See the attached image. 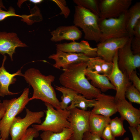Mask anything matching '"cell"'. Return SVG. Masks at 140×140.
Instances as JSON below:
<instances>
[{"mask_svg":"<svg viewBox=\"0 0 140 140\" xmlns=\"http://www.w3.org/2000/svg\"><path fill=\"white\" fill-rule=\"evenodd\" d=\"M87 62L70 65L60 74L59 80L62 86L74 90L87 99H96L102 93L89 82L85 76Z\"/></svg>","mask_w":140,"mask_h":140,"instance_id":"6da1fadb","label":"cell"},{"mask_svg":"<svg viewBox=\"0 0 140 140\" xmlns=\"http://www.w3.org/2000/svg\"><path fill=\"white\" fill-rule=\"evenodd\" d=\"M22 76L33 89V95L30 98V101L40 100L45 103L51 104L56 109H60V102L52 85L55 80L54 76H45L39 69L31 68L26 70Z\"/></svg>","mask_w":140,"mask_h":140,"instance_id":"7a4b0ae2","label":"cell"},{"mask_svg":"<svg viewBox=\"0 0 140 140\" xmlns=\"http://www.w3.org/2000/svg\"><path fill=\"white\" fill-rule=\"evenodd\" d=\"M99 19L98 16L89 10L80 6H75L73 23L75 26L82 29L85 39L99 42Z\"/></svg>","mask_w":140,"mask_h":140,"instance_id":"3957f363","label":"cell"},{"mask_svg":"<svg viewBox=\"0 0 140 140\" xmlns=\"http://www.w3.org/2000/svg\"><path fill=\"white\" fill-rule=\"evenodd\" d=\"M45 104L46 110L44 121L40 124L32 125V128L38 131H50L55 133L60 132L65 128H70V123L68 121L70 110L55 109L49 103Z\"/></svg>","mask_w":140,"mask_h":140,"instance_id":"277c9868","label":"cell"},{"mask_svg":"<svg viewBox=\"0 0 140 140\" xmlns=\"http://www.w3.org/2000/svg\"><path fill=\"white\" fill-rule=\"evenodd\" d=\"M29 89L25 88L17 98L9 100L6 111L0 121V136L2 140H8L10 126L16 116L21 113L29 101Z\"/></svg>","mask_w":140,"mask_h":140,"instance_id":"5b68a950","label":"cell"},{"mask_svg":"<svg viewBox=\"0 0 140 140\" xmlns=\"http://www.w3.org/2000/svg\"><path fill=\"white\" fill-rule=\"evenodd\" d=\"M127 12L117 18L99 19V42L111 38L129 37L126 28Z\"/></svg>","mask_w":140,"mask_h":140,"instance_id":"8992f818","label":"cell"},{"mask_svg":"<svg viewBox=\"0 0 140 140\" xmlns=\"http://www.w3.org/2000/svg\"><path fill=\"white\" fill-rule=\"evenodd\" d=\"M26 115L23 118L16 117L9 131L11 140H19L30 125L41 123V118L44 116L43 111L33 112L26 108Z\"/></svg>","mask_w":140,"mask_h":140,"instance_id":"52a82bcc","label":"cell"},{"mask_svg":"<svg viewBox=\"0 0 140 140\" xmlns=\"http://www.w3.org/2000/svg\"><path fill=\"white\" fill-rule=\"evenodd\" d=\"M68 121L73 129L72 135L68 140H82L84 134L89 131V117L91 111L75 108L70 110Z\"/></svg>","mask_w":140,"mask_h":140,"instance_id":"ba28073f","label":"cell"},{"mask_svg":"<svg viewBox=\"0 0 140 140\" xmlns=\"http://www.w3.org/2000/svg\"><path fill=\"white\" fill-rule=\"evenodd\" d=\"M130 37L127 43L118 51V65L120 69L129 78L130 74L140 66V54H134L131 50Z\"/></svg>","mask_w":140,"mask_h":140,"instance_id":"9c48e42d","label":"cell"},{"mask_svg":"<svg viewBox=\"0 0 140 140\" xmlns=\"http://www.w3.org/2000/svg\"><path fill=\"white\" fill-rule=\"evenodd\" d=\"M132 1L131 0L100 1L99 20L119 17L127 11Z\"/></svg>","mask_w":140,"mask_h":140,"instance_id":"30bf717a","label":"cell"},{"mask_svg":"<svg viewBox=\"0 0 140 140\" xmlns=\"http://www.w3.org/2000/svg\"><path fill=\"white\" fill-rule=\"evenodd\" d=\"M118 51L113 58V69L110 75L107 77L114 87L116 92L115 96L117 102L125 99V92L128 87L131 84L128 77L119 68L118 65Z\"/></svg>","mask_w":140,"mask_h":140,"instance_id":"8fae6325","label":"cell"},{"mask_svg":"<svg viewBox=\"0 0 140 140\" xmlns=\"http://www.w3.org/2000/svg\"><path fill=\"white\" fill-rule=\"evenodd\" d=\"M128 36L111 38L99 42L97 45V56L108 62H112L116 52L128 41Z\"/></svg>","mask_w":140,"mask_h":140,"instance_id":"7c38bea8","label":"cell"},{"mask_svg":"<svg viewBox=\"0 0 140 140\" xmlns=\"http://www.w3.org/2000/svg\"><path fill=\"white\" fill-rule=\"evenodd\" d=\"M48 58L55 61L53 65L54 67L59 69L62 68L63 71L72 64L87 62L90 58L83 54L66 52L58 50H56V53L50 55Z\"/></svg>","mask_w":140,"mask_h":140,"instance_id":"4fadbf2b","label":"cell"},{"mask_svg":"<svg viewBox=\"0 0 140 140\" xmlns=\"http://www.w3.org/2000/svg\"><path fill=\"white\" fill-rule=\"evenodd\" d=\"M27 46L15 33L0 32V54L3 55L8 54L11 61L13 60V55L15 53L17 47Z\"/></svg>","mask_w":140,"mask_h":140,"instance_id":"5bb4252c","label":"cell"},{"mask_svg":"<svg viewBox=\"0 0 140 140\" xmlns=\"http://www.w3.org/2000/svg\"><path fill=\"white\" fill-rule=\"evenodd\" d=\"M96 99V102L91 111L92 113L110 117L117 112V102L115 97L101 93Z\"/></svg>","mask_w":140,"mask_h":140,"instance_id":"9a60e30c","label":"cell"},{"mask_svg":"<svg viewBox=\"0 0 140 140\" xmlns=\"http://www.w3.org/2000/svg\"><path fill=\"white\" fill-rule=\"evenodd\" d=\"M117 112L124 120L127 121L130 126L137 127L140 124V110L134 107L131 102L126 99L117 102Z\"/></svg>","mask_w":140,"mask_h":140,"instance_id":"2e32d148","label":"cell"},{"mask_svg":"<svg viewBox=\"0 0 140 140\" xmlns=\"http://www.w3.org/2000/svg\"><path fill=\"white\" fill-rule=\"evenodd\" d=\"M55 45L56 50L63 52L82 53L90 58L97 56V48L91 47L86 41L83 40L79 42L73 41Z\"/></svg>","mask_w":140,"mask_h":140,"instance_id":"e0dca14e","label":"cell"},{"mask_svg":"<svg viewBox=\"0 0 140 140\" xmlns=\"http://www.w3.org/2000/svg\"><path fill=\"white\" fill-rule=\"evenodd\" d=\"M6 58V55H3L2 64L0 67V96L2 97L19 93L10 92L9 89V87L10 85L14 84L16 81L17 80L15 77V76L17 75L22 76L23 75L21 69L13 74L10 73L6 71L4 67V64Z\"/></svg>","mask_w":140,"mask_h":140,"instance_id":"ac0fdd59","label":"cell"},{"mask_svg":"<svg viewBox=\"0 0 140 140\" xmlns=\"http://www.w3.org/2000/svg\"><path fill=\"white\" fill-rule=\"evenodd\" d=\"M51 41L57 42L63 40L75 41L81 38L82 33L74 25L60 26L51 32Z\"/></svg>","mask_w":140,"mask_h":140,"instance_id":"d6986e66","label":"cell"},{"mask_svg":"<svg viewBox=\"0 0 140 140\" xmlns=\"http://www.w3.org/2000/svg\"><path fill=\"white\" fill-rule=\"evenodd\" d=\"M85 75L88 80L91 81V84L94 87L104 92L113 89L115 90L114 87L106 76L90 70L87 68Z\"/></svg>","mask_w":140,"mask_h":140,"instance_id":"ffe728a7","label":"cell"},{"mask_svg":"<svg viewBox=\"0 0 140 140\" xmlns=\"http://www.w3.org/2000/svg\"><path fill=\"white\" fill-rule=\"evenodd\" d=\"M111 120L110 117L94 114L91 112L89 120V131L101 138L104 129L107 125L109 124Z\"/></svg>","mask_w":140,"mask_h":140,"instance_id":"44dd1931","label":"cell"},{"mask_svg":"<svg viewBox=\"0 0 140 140\" xmlns=\"http://www.w3.org/2000/svg\"><path fill=\"white\" fill-rule=\"evenodd\" d=\"M126 28L130 37H134V27L140 19V2H137L131 6L127 12Z\"/></svg>","mask_w":140,"mask_h":140,"instance_id":"7402d4cb","label":"cell"},{"mask_svg":"<svg viewBox=\"0 0 140 140\" xmlns=\"http://www.w3.org/2000/svg\"><path fill=\"white\" fill-rule=\"evenodd\" d=\"M96 102V99H88L82 95L78 94L74 97L71 104L66 109L70 110L74 108H79L81 109L86 111L88 108L93 107Z\"/></svg>","mask_w":140,"mask_h":140,"instance_id":"603a6c76","label":"cell"},{"mask_svg":"<svg viewBox=\"0 0 140 140\" xmlns=\"http://www.w3.org/2000/svg\"><path fill=\"white\" fill-rule=\"evenodd\" d=\"M73 132L72 128H66L59 133L50 131H44L40 136L41 140H68Z\"/></svg>","mask_w":140,"mask_h":140,"instance_id":"cb8c5ba5","label":"cell"},{"mask_svg":"<svg viewBox=\"0 0 140 140\" xmlns=\"http://www.w3.org/2000/svg\"><path fill=\"white\" fill-rule=\"evenodd\" d=\"M56 89L61 92L62 95L60 102V108L66 110L69 104L71 103L74 97L78 94L74 90L63 86H55Z\"/></svg>","mask_w":140,"mask_h":140,"instance_id":"d4e9b609","label":"cell"},{"mask_svg":"<svg viewBox=\"0 0 140 140\" xmlns=\"http://www.w3.org/2000/svg\"><path fill=\"white\" fill-rule=\"evenodd\" d=\"M124 120L117 117L111 119L109 125L112 134L115 138L123 136L126 132L123 122Z\"/></svg>","mask_w":140,"mask_h":140,"instance_id":"484cf974","label":"cell"},{"mask_svg":"<svg viewBox=\"0 0 140 140\" xmlns=\"http://www.w3.org/2000/svg\"><path fill=\"white\" fill-rule=\"evenodd\" d=\"M77 5L88 9L98 16L100 15V1L97 0H74Z\"/></svg>","mask_w":140,"mask_h":140,"instance_id":"4316f807","label":"cell"},{"mask_svg":"<svg viewBox=\"0 0 140 140\" xmlns=\"http://www.w3.org/2000/svg\"><path fill=\"white\" fill-rule=\"evenodd\" d=\"M125 95L130 102L140 104V91L133 85L131 84L127 88Z\"/></svg>","mask_w":140,"mask_h":140,"instance_id":"83f0119b","label":"cell"},{"mask_svg":"<svg viewBox=\"0 0 140 140\" xmlns=\"http://www.w3.org/2000/svg\"><path fill=\"white\" fill-rule=\"evenodd\" d=\"M103 59L101 57L97 56L90 58L87 62V68L100 74H102V62Z\"/></svg>","mask_w":140,"mask_h":140,"instance_id":"f1b7e54d","label":"cell"},{"mask_svg":"<svg viewBox=\"0 0 140 140\" xmlns=\"http://www.w3.org/2000/svg\"><path fill=\"white\" fill-rule=\"evenodd\" d=\"M2 8L0 7V21L11 16H17L24 18L26 17L25 16H21L16 14L15 9L12 7H9L7 11L2 10Z\"/></svg>","mask_w":140,"mask_h":140,"instance_id":"f546056e","label":"cell"},{"mask_svg":"<svg viewBox=\"0 0 140 140\" xmlns=\"http://www.w3.org/2000/svg\"><path fill=\"white\" fill-rule=\"evenodd\" d=\"M39 132L32 127L29 128L19 140H33L39 136Z\"/></svg>","mask_w":140,"mask_h":140,"instance_id":"4dcf8cb0","label":"cell"},{"mask_svg":"<svg viewBox=\"0 0 140 140\" xmlns=\"http://www.w3.org/2000/svg\"><path fill=\"white\" fill-rule=\"evenodd\" d=\"M60 8L61 12L60 13V15H63L65 18H67L69 16L70 11L68 8L66 6V2L63 0H53Z\"/></svg>","mask_w":140,"mask_h":140,"instance_id":"1f68e13d","label":"cell"},{"mask_svg":"<svg viewBox=\"0 0 140 140\" xmlns=\"http://www.w3.org/2000/svg\"><path fill=\"white\" fill-rule=\"evenodd\" d=\"M131 45V50L134 54H140V38L133 37Z\"/></svg>","mask_w":140,"mask_h":140,"instance_id":"d6a6232c","label":"cell"},{"mask_svg":"<svg viewBox=\"0 0 140 140\" xmlns=\"http://www.w3.org/2000/svg\"><path fill=\"white\" fill-rule=\"evenodd\" d=\"M101 138L104 140H117L112 134L109 124L107 125L104 129Z\"/></svg>","mask_w":140,"mask_h":140,"instance_id":"836d02e7","label":"cell"},{"mask_svg":"<svg viewBox=\"0 0 140 140\" xmlns=\"http://www.w3.org/2000/svg\"><path fill=\"white\" fill-rule=\"evenodd\" d=\"M130 80L133 83V85L140 91V80L138 77L135 70L133 71L129 77Z\"/></svg>","mask_w":140,"mask_h":140,"instance_id":"e575fe53","label":"cell"},{"mask_svg":"<svg viewBox=\"0 0 140 140\" xmlns=\"http://www.w3.org/2000/svg\"><path fill=\"white\" fill-rule=\"evenodd\" d=\"M128 128L131 134L132 140H140V125L137 127L129 126Z\"/></svg>","mask_w":140,"mask_h":140,"instance_id":"d590c367","label":"cell"},{"mask_svg":"<svg viewBox=\"0 0 140 140\" xmlns=\"http://www.w3.org/2000/svg\"><path fill=\"white\" fill-rule=\"evenodd\" d=\"M9 104V100H5L2 102L0 100V121L4 116ZM0 140H2L0 136Z\"/></svg>","mask_w":140,"mask_h":140,"instance_id":"8d00e7d4","label":"cell"},{"mask_svg":"<svg viewBox=\"0 0 140 140\" xmlns=\"http://www.w3.org/2000/svg\"><path fill=\"white\" fill-rule=\"evenodd\" d=\"M82 140H102L101 138L92 133L89 131L85 132L84 134Z\"/></svg>","mask_w":140,"mask_h":140,"instance_id":"74e56055","label":"cell"},{"mask_svg":"<svg viewBox=\"0 0 140 140\" xmlns=\"http://www.w3.org/2000/svg\"><path fill=\"white\" fill-rule=\"evenodd\" d=\"M133 35L135 37L140 38V19L138 21L134 27Z\"/></svg>","mask_w":140,"mask_h":140,"instance_id":"f35d334b","label":"cell"},{"mask_svg":"<svg viewBox=\"0 0 140 140\" xmlns=\"http://www.w3.org/2000/svg\"><path fill=\"white\" fill-rule=\"evenodd\" d=\"M30 2L35 4H38L41 3L43 1L42 0H30Z\"/></svg>","mask_w":140,"mask_h":140,"instance_id":"ab89813d","label":"cell"},{"mask_svg":"<svg viewBox=\"0 0 140 140\" xmlns=\"http://www.w3.org/2000/svg\"><path fill=\"white\" fill-rule=\"evenodd\" d=\"M0 7L4 9H5L6 10H7L5 7L2 1V0H0Z\"/></svg>","mask_w":140,"mask_h":140,"instance_id":"60d3db41","label":"cell"},{"mask_svg":"<svg viewBox=\"0 0 140 140\" xmlns=\"http://www.w3.org/2000/svg\"><path fill=\"white\" fill-rule=\"evenodd\" d=\"M123 140H129V138L128 137H126L124 138Z\"/></svg>","mask_w":140,"mask_h":140,"instance_id":"b9f144b4","label":"cell"}]
</instances>
